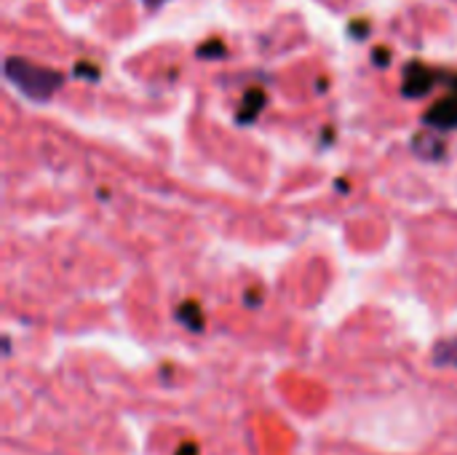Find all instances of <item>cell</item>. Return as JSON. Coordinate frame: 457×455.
Listing matches in <instances>:
<instances>
[{
    "label": "cell",
    "mask_w": 457,
    "mask_h": 455,
    "mask_svg": "<svg viewBox=\"0 0 457 455\" xmlns=\"http://www.w3.org/2000/svg\"><path fill=\"white\" fill-rule=\"evenodd\" d=\"M5 78L29 99L35 102H48L64 83V75L51 70V67H43V64H35L29 59H21V56H8L5 59Z\"/></svg>",
    "instance_id": "cell-1"
},
{
    "label": "cell",
    "mask_w": 457,
    "mask_h": 455,
    "mask_svg": "<svg viewBox=\"0 0 457 455\" xmlns=\"http://www.w3.org/2000/svg\"><path fill=\"white\" fill-rule=\"evenodd\" d=\"M434 86H436V72L428 70L426 64L412 62V64L404 70V94H407V97L418 99V97L428 94Z\"/></svg>",
    "instance_id": "cell-2"
},
{
    "label": "cell",
    "mask_w": 457,
    "mask_h": 455,
    "mask_svg": "<svg viewBox=\"0 0 457 455\" xmlns=\"http://www.w3.org/2000/svg\"><path fill=\"white\" fill-rule=\"evenodd\" d=\"M426 123L434 129H457V94H450L445 99H439L428 113H426Z\"/></svg>",
    "instance_id": "cell-3"
},
{
    "label": "cell",
    "mask_w": 457,
    "mask_h": 455,
    "mask_svg": "<svg viewBox=\"0 0 457 455\" xmlns=\"http://www.w3.org/2000/svg\"><path fill=\"white\" fill-rule=\"evenodd\" d=\"M434 365H439V367H455L457 370V338L442 341L434 349Z\"/></svg>",
    "instance_id": "cell-4"
},
{
    "label": "cell",
    "mask_w": 457,
    "mask_h": 455,
    "mask_svg": "<svg viewBox=\"0 0 457 455\" xmlns=\"http://www.w3.org/2000/svg\"><path fill=\"white\" fill-rule=\"evenodd\" d=\"M265 105V94L262 91H249L246 99H244V107H241V121L246 123L249 118H254Z\"/></svg>",
    "instance_id": "cell-5"
},
{
    "label": "cell",
    "mask_w": 457,
    "mask_h": 455,
    "mask_svg": "<svg viewBox=\"0 0 457 455\" xmlns=\"http://www.w3.org/2000/svg\"><path fill=\"white\" fill-rule=\"evenodd\" d=\"M142 3H145V5H147L150 11H155V8H161V5H163L166 0H142Z\"/></svg>",
    "instance_id": "cell-6"
}]
</instances>
